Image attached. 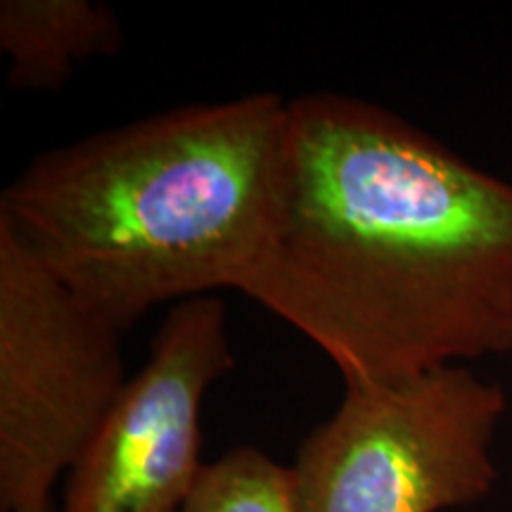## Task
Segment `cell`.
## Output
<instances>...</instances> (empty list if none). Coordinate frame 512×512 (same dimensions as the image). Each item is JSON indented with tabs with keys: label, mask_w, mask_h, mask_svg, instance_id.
<instances>
[{
	"label": "cell",
	"mask_w": 512,
	"mask_h": 512,
	"mask_svg": "<svg viewBox=\"0 0 512 512\" xmlns=\"http://www.w3.org/2000/svg\"><path fill=\"white\" fill-rule=\"evenodd\" d=\"M240 292L347 387L512 354V183L375 102H287L271 240Z\"/></svg>",
	"instance_id": "6da1fadb"
},
{
	"label": "cell",
	"mask_w": 512,
	"mask_h": 512,
	"mask_svg": "<svg viewBox=\"0 0 512 512\" xmlns=\"http://www.w3.org/2000/svg\"><path fill=\"white\" fill-rule=\"evenodd\" d=\"M287 102L174 107L29 162L0 223L119 332L164 302L240 290L271 240Z\"/></svg>",
	"instance_id": "7a4b0ae2"
},
{
	"label": "cell",
	"mask_w": 512,
	"mask_h": 512,
	"mask_svg": "<svg viewBox=\"0 0 512 512\" xmlns=\"http://www.w3.org/2000/svg\"><path fill=\"white\" fill-rule=\"evenodd\" d=\"M501 384L446 366L387 387H347L299 446L297 512H441L494 489Z\"/></svg>",
	"instance_id": "3957f363"
},
{
	"label": "cell",
	"mask_w": 512,
	"mask_h": 512,
	"mask_svg": "<svg viewBox=\"0 0 512 512\" xmlns=\"http://www.w3.org/2000/svg\"><path fill=\"white\" fill-rule=\"evenodd\" d=\"M121 335L0 223V510L53 505L126 387Z\"/></svg>",
	"instance_id": "277c9868"
},
{
	"label": "cell",
	"mask_w": 512,
	"mask_h": 512,
	"mask_svg": "<svg viewBox=\"0 0 512 512\" xmlns=\"http://www.w3.org/2000/svg\"><path fill=\"white\" fill-rule=\"evenodd\" d=\"M233 366L223 299L178 302L69 470L60 512H183L204 467V396Z\"/></svg>",
	"instance_id": "5b68a950"
},
{
	"label": "cell",
	"mask_w": 512,
	"mask_h": 512,
	"mask_svg": "<svg viewBox=\"0 0 512 512\" xmlns=\"http://www.w3.org/2000/svg\"><path fill=\"white\" fill-rule=\"evenodd\" d=\"M124 34L105 5L91 0H3L0 48L8 55V86L15 91H57L76 62L112 55Z\"/></svg>",
	"instance_id": "8992f818"
},
{
	"label": "cell",
	"mask_w": 512,
	"mask_h": 512,
	"mask_svg": "<svg viewBox=\"0 0 512 512\" xmlns=\"http://www.w3.org/2000/svg\"><path fill=\"white\" fill-rule=\"evenodd\" d=\"M183 512H297L290 467L235 446L202 467Z\"/></svg>",
	"instance_id": "52a82bcc"
},
{
	"label": "cell",
	"mask_w": 512,
	"mask_h": 512,
	"mask_svg": "<svg viewBox=\"0 0 512 512\" xmlns=\"http://www.w3.org/2000/svg\"><path fill=\"white\" fill-rule=\"evenodd\" d=\"M31 512H60L55 508V505H48V508H41V510H31Z\"/></svg>",
	"instance_id": "ba28073f"
}]
</instances>
